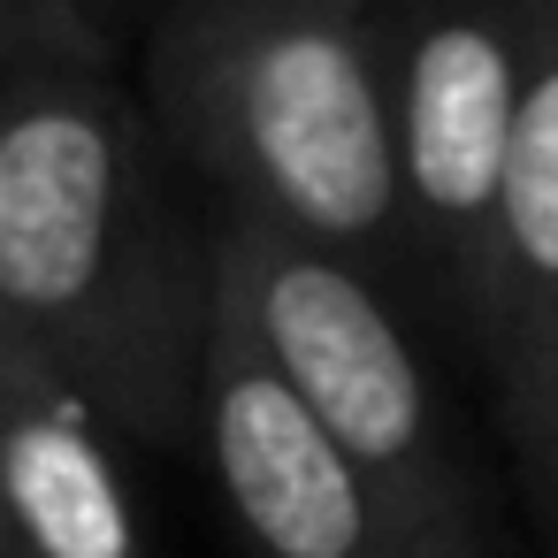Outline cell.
I'll return each instance as SVG.
<instances>
[{"mask_svg":"<svg viewBox=\"0 0 558 558\" xmlns=\"http://www.w3.org/2000/svg\"><path fill=\"white\" fill-rule=\"evenodd\" d=\"M474 360L497 390L512 459H527L558 413V0H535V32H527V93H520Z\"/></svg>","mask_w":558,"mask_h":558,"instance_id":"5b68a950","label":"cell"},{"mask_svg":"<svg viewBox=\"0 0 558 558\" xmlns=\"http://www.w3.org/2000/svg\"><path fill=\"white\" fill-rule=\"evenodd\" d=\"M0 482H9V505L39 543V558H138V527L116 489V466L77 428V413L24 421L0 451Z\"/></svg>","mask_w":558,"mask_h":558,"instance_id":"52a82bcc","label":"cell"},{"mask_svg":"<svg viewBox=\"0 0 558 558\" xmlns=\"http://www.w3.org/2000/svg\"><path fill=\"white\" fill-rule=\"evenodd\" d=\"M207 444L222 497L260 558H421L360 466L314 428V413L276 383V367L222 322Z\"/></svg>","mask_w":558,"mask_h":558,"instance_id":"277c9868","label":"cell"},{"mask_svg":"<svg viewBox=\"0 0 558 558\" xmlns=\"http://www.w3.org/2000/svg\"><path fill=\"white\" fill-rule=\"evenodd\" d=\"M123 154L108 123L39 108L0 131V299L62 314L85 306L116 253Z\"/></svg>","mask_w":558,"mask_h":558,"instance_id":"8992f818","label":"cell"},{"mask_svg":"<svg viewBox=\"0 0 558 558\" xmlns=\"http://www.w3.org/2000/svg\"><path fill=\"white\" fill-rule=\"evenodd\" d=\"M207 123L276 238L344 260L390 306L398 291L421 306L390 161L383 9L314 0L230 24L207 54Z\"/></svg>","mask_w":558,"mask_h":558,"instance_id":"7a4b0ae2","label":"cell"},{"mask_svg":"<svg viewBox=\"0 0 558 558\" xmlns=\"http://www.w3.org/2000/svg\"><path fill=\"white\" fill-rule=\"evenodd\" d=\"M527 32H535V0L383 9L390 161H398V215L413 245L421 322L451 329L466 352L482 344V314H489L497 215H505L512 131L527 93Z\"/></svg>","mask_w":558,"mask_h":558,"instance_id":"3957f363","label":"cell"},{"mask_svg":"<svg viewBox=\"0 0 558 558\" xmlns=\"http://www.w3.org/2000/svg\"><path fill=\"white\" fill-rule=\"evenodd\" d=\"M222 322L360 466V482L383 497L421 558H497L474 444L428 352L413 344L405 306H390L344 260L253 230L230 253Z\"/></svg>","mask_w":558,"mask_h":558,"instance_id":"6da1fadb","label":"cell"},{"mask_svg":"<svg viewBox=\"0 0 558 558\" xmlns=\"http://www.w3.org/2000/svg\"><path fill=\"white\" fill-rule=\"evenodd\" d=\"M520 482H527V505H535V520H543V527H550V543H558V413H550L543 444L520 459Z\"/></svg>","mask_w":558,"mask_h":558,"instance_id":"ba28073f","label":"cell"}]
</instances>
